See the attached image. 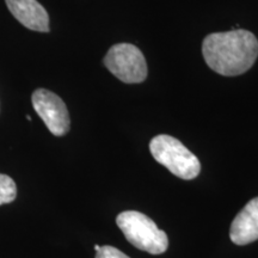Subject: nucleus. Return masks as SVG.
Masks as SVG:
<instances>
[{
	"label": "nucleus",
	"instance_id": "5",
	"mask_svg": "<svg viewBox=\"0 0 258 258\" xmlns=\"http://www.w3.org/2000/svg\"><path fill=\"white\" fill-rule=\"evenodd\" d=\"M35 111L55 137H62L70 131L71 120L66 104L59 96L46 89H38L32 93Z\"/></svg>",
	"mask_w": 258,
	"mask_h": 258
},
{
	"label": "nucleus",
	"instance_id": "4",
	"mask_svg": "<svg viewBox=\"0 0 258 258\" xmlns=\"http://www.w3.org/2000/svg\"><path fill=\"white\" fill-rule=\"evenodd\" d=\"M104 64L117 79L125 84L143 83L147 78V63L138 47L118 43L109 49Z\"/></svg>",
	"mask_w": 258,
	"mask_h": 258
},
{
	"label": "nucleus",
	"instance_id": "8",
	"mask_svg": "<svg viewBox=\"0 0 258 258\" xmlns=\"http://www.w3.org/2000/svg\"><path fill=\"white\" fill-rule=\"evenodd\" d=\"M17 196V186L15 180L8 175L0 173V206L15 201Z\"/></svg>",
	"mask_w": 258,
	"mask_h": 258
},
{
	"label": "nucleus",
	"instance_id": "6",
	"mask_svg": "<svg viewBox=\"0 0 258 258\" xmlns=\"http://www.w3.org/2000/svg\"><path fill=\"white\" fill-rule=\"evenodd\" d=\"M230 238L235 245H247L258 239V198L246 203L232 221Z\"/></svg>",
	"mask_w": 258,
	"mask_h": 258
},
{
	"label": "nucleus",
	"instance_id": "10",
	"mask_svg": "<svg viewBox=\"0 0 258 258\" xmlns=\"http://www.w3.org/2000/svg\"><path fill=\"white\" fill-rule=\"evenodd\" d=\"M99 249H101V246H99V245H95V250H96V252H97V251H98Z\"/></svg>",
	"mask_w": 258,
	"mask_h": 258
},
{
	"label": "nucleus",
	"instance_id": "9",
	"mask_svg": "<svg viewBox=\"0 0 258 258\" xmlns=\"http://www.w3.org/2000/svg\"><path fill=\"white\" fill-rule=\"evenodd\" d=\"M96 258H129L127 254H124L122 251L116 249L114 246H101V249L97 251Z\"/></svg>",
	"mask_w": 258,
	"mask_h": 258
},
{
	"label": "nucleus",
	"instance_id": "3",
	"mask_svg": "<svg viewBox=\"0 0 258 258\" xmlns=\"http://www.w3.org/2000/svg\"><path fill=\"white\" fill-rule=\"evenodd\" d=\"M154 159L178 178L191 180L201 172L199 158L176 138L166 134L157 135L150 143Z\"/></svg>",
	"mask_w": 258,
	"mask_h": 258
},
{
	"label": "nucleus",
	"instance_id": "2",
	"mask_svg": "<svg viewBox=\"0 0 258 258\" xmlns=\"http://www.w3.org/2000/svg\"><path fill=\"white\" fill-rule=\"evenodd\" d=\"M125 239L141 251L151 254H161L169 247L167 234L159 230L152 219L137 211H125L116 218Z\"/></svg>",
	"mask_w": 258,
	"mask_h": 258
},
{
	"label": "nucleus",
	"instance_id": "1",
	"mask_svg": "<svg viewBox=\"0 0 258 258\" xmlns=\"http://www.w3.org/2000/svg\"><path fill=\"white\" fill-rule=\"evenodd\" d=\"M202 54L214 72L225 77L240 76L257 60L258 40L244 29L215 32L203 40Z\"/></svg>",
	"mask_w": 258,
	"mask_h": 258
},
{
	"label": "nucleus",
	"instance_id": "7",
	"mask_svg": "<svg viewBox=\"0 0 258 258\" xmlns=\"http://www.w3.org/2000/svg\"><path fill=\"white\" fill-rule=\"evenodd\" d=\"M6 5L19 23L30 30L49 31V17L37 0H5Z\"/></svg>",
	"mask_w": 258,
	"mask_h": 258
}]
</instances>
